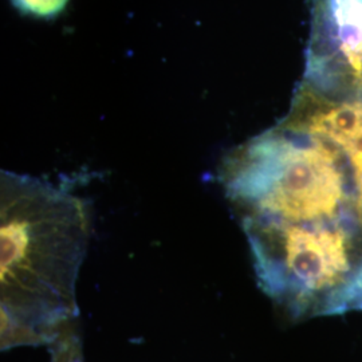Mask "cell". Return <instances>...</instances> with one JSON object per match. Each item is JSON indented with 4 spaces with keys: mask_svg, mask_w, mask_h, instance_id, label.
I'll list each match as a JSON object with an SVG mask.
<instances>
[{
    "mask_svg": "<svg viewBox=\"0 0 362 362\" xmlns=\"http://www.w3.org/2000/svg\"><path fill=\"white\" fill-rule=\"evenodd\" d=\"M219 181L245 233H311L362 221V172L351 156L282 122L227 156Z\"/></svg>",
    "mask_w": 362,
    "mask_h": 362,
    "instance_id": "2",
    "label": "cell"
},
{
    "mask_svg": "<svg viewBox=\"0 0 362 362\" xmlns=\"http://www.w3.org/2000/svg\"><path fill=\"white\" fill-rule=\"evenodd\" d=\"M337 98H362V0H313L306 77Z\"/></svg>",
    "mask_w": 362,
    "mask_h": 362,
    "instance_id": "3",
    "label": "cell"
},
{
    "mask_svg": "<svg viewBox=\"0 0 362 362\" xmlns=\"http://www.w3.org/2000/svg\"><path fill=\"white\" fill-rule=\"evenodd\" d=\"M281 122L338 144L362 172V98L330 97L303 82Z\"/></svg>",
    "mask_w": 362,
    "mask_h": 362,
    "instance_id": "4",
    "label": "cell"
},
{
    "mask_svg": "<svg viewBox=\"0 0 362 362\" xmlns=\"http://www.w3.org/2000/svg\"><path fill=\"white\" fill-rule=\"evenodd\" d=\"M90 236V206L67 184L1 172V350L52 346L77 330L76 286Z\"/></svg>",
    "mask_w": 362,
    "mask_h": 362,
    "instance_id": "1",
    "label": "cell"
},
{
    "mask_svg": "<svg viewBox=\"0 0 362 362\" xmlns=\"http://www.w3.org/2000/svg\"><path fill=\"white\" fill-rule=\"evenodd\" d=\"M50 362H85L82 342L77 330L71 332L50 346Z\"/></svg>",
    "mask_w": 362,
    "mask_h": 362,
    "instance_id": "5",
    "label": "cell"
}]
</instances>
